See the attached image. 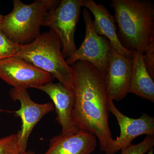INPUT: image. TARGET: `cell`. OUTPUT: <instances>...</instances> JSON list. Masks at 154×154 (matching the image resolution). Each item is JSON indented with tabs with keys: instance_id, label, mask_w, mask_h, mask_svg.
I'll use <instances>...</instances> for the list:
<instances>
[{
	"instance_id": "cell-1",
	"label": "cell",
	"mask_w": 154,
	"mask_h": 154,
	"mask_svg": "<svg viewBox=\"0 0 154 154\" xmlns=\"http://www.w3.org/2000/svg\"><path fill=\"white\" fill-rule=\"evenodd\" d=\"M75 80V104L73 123L78 129L98 138L100 149L106 152L113 140L108 123L109 97L105 75L88 62L70 66Z\"/></svg>"
},
{
	"instance_id": "cell-2",
	"label": "cell",
	"mask_w": 154,
	"mask_h": 154,
	"mask_svg": "<svg viewBox=\"0 0 154 154\" xmlns=\"http://www.w3.org/2000/svg\"><path fill=\"white\" fill-rule=\"evenodd\" d=\"M117 36L127 49L143 54L154 39V6L146 0H112Z\"/></svg>"
},
{
	"instance_id": "cell-3",
	"label": "cell",
	"mask_w": 154,
	"mask_h": 154,
	"mask_svg": "<svg viewBox=\"0 0 154 154\" xmlns=\"http://www.w3.org/2000/svg\"><path fill=\"white\" fill-rule=\"evenodd\" d=\"M62 48L60 39L50 30L41 33L30 43L21 45L16 55L47 72L60 82L74 90L72 71L63 56Z\"/></svg>"
},
{
	"instance_id": "cell-4",
	"label": "cell",
	"mask_w": 154,
	"mask_h": 154,
	"mask_svg": "<svg viewBox=\"0 0 154 154\" xmlns=\"http://www.w3.org/2000/svg\"><path fill=\"white\" fill-rule=\"evenodd\" d=\"M14 8L4 16L0 29L12 41L22 45L33 42L40 34L46 14L57 7L60 1L36 0L30 5L14 0Z\"/></svg>"
},
{
	"instance_id": "cell-5",
	"label": "cell",
	"mask_w": 154,
	"mask_h": 154,
	"mask_svg": "<svg viewBox=\"0 0 154 154\" xmlns=\"http://www.w3.org/2000/svg\"><path fill=\"white\" fill-rule=\"evenodd\" d=\"M82 0H62L53 8L45 17L42 26L50 28L60 39L62 54L64 59L77 50L75 33L79 18Z\"/></svg>"
},
{
	"instance_id": "cell-6",
	"label": "cell",
	"mask_w": 154,
	"mask_h": 154,
	"mask_svg": "<svg viewBox=\"0 0 154 154\" xmlns=\"http://www.w3.org/2000/svg\"><path fill=\"white\" fill-rule=\"evenodd\" d=\"M83 17L85 24V37L79 48L66 59V61L70 66L78 61L88 62L105 74L112 45L106 37L100 36L95 32L91 13L86 8L83 10Z\"/></svg>"
},
{
	"instance_id": "cell-7",
	"label": "cell",
	"mask_w": 154,
	"mask_h": 154,
	"mask_svg": "<svg viewBox=\"0 0 154 154\" xmlns=\"http://www.w3.org/2000/svg\"><path fill=\"white\" fill-rule=\"evenodd\" d=\"M0 79L14 88L37 89L54 78L17 55L0 59Z\"/></svg>"
},
{
	"instance_id": "cell-8",
	"label": "cell",
	"mask_w": 154,
	"mask_h": 154,
	"mask_svg": "<svg viewBox=\"0 0 154 154\" xmlns=\"http://www.w3.org/2000/svg\"><path fill=\"white\" fill-rule=\"evenodd\" d=\"M10 96L14 101H19L21 107L14 113L22 120L21 129L18 134V145L20 153L26 151L28 139L34 127L45 115L54 110L51 102L40 104L30 99L26 89L13 88L10 91Z\"/></svg>"
},
{
	"instance_id": "cell-9",
	"label": "cell",
	"mask_w": 154,
	"mask_h": 154,
	"mask_svg": "<svg viewBox=\"0 0 154 154\" xmlns=\"http://www.w3.org/2000/svg\"><path fill=\"white\" fill-rule=\"evenodd\" d=\"M109 110L116 118L120 129V135L105 152L106 154H115L126 146L131 144L135 138L142 135L154 136V118L143 113L138 119L129 118L122 114L109 98Z\"/></svg>"
},
{
	"instance_id": "cell-10",
	"label": "cell",
	"mask_w": 154,
	"mask_h": 154,
	"mask_svg": "<svg viewBox=\"0 0 154 154\" xmlns=\"http://www.w3.org/2000/svg\"><path fill=\"white\" fill-rule=\"evenodd\" d=\"M133 64V59L127 58L112 48L104 75L108 96L113 101H121L129 93Z\"/></svg>"
},
{
	"instance_id": "cell-11",
	"label": "cell",
	"mask_w": 154,
	"mask_h": 154,
	"mask_svg": "<svg viewBox=\"0 0 154 154\" xmlns=\"http://www.w3.org/2000/svg\"><path fill=\"white\" fill-rule=\"evenodd\" d=\"M37 89L47 94L52 100L57 114V120L62 127V134L78 131L72 120V113L75 101L74 90L61 83H48Z\"/></svg>"
},
{
	"instance_id": "cell-12",
	"label": "cell",
	"mask_w": 154,
	"mask_h": 154,
	"mask_svg": "<svg viewBox=\"0 0 154 154\" xmlns=\"http://www.w3.org/2000/svg\"><path fill=\"white\" fill-rule=\"evenodd\" d=\"M82 7L91 12L94 17L93 27L100 36H105L110 41L112 47L122 55L129 59H133L134 51L128 50L121 44L117 33V26L115 17L102 4H96L93 0H82Z\"/></svg>"
},
{
	"instance_id": "cell-13",
	"label": "cell",
	"mask_w": 154,
	"mask_h": 154,
	"mask_svg": "<svg viewBox=\"0 0 154 154\" xmlns=\"http://www.w3.org/2000/svg\"><path fill=\"white\" fill-rule=\"evenodd\" d=\"M96 146L97 140L94 134L79 129L54 137L44 154H90Z\"/></svg>"
},
{
	"instance_id": "cell-14",
	"label": "cell",
	"mask_w": 154,
	"mask_h": 154,
	"mask_svg": "<svg viewBox=\"0 0 154 154\" xmlns=\"http://www.w3.org/2000/svg\"><path fill=\"white\" fill-rule=\"evenodd\" d=\"M129 93L154 102V80L144 63L143 54L134 51Z\"/></svg>"
},
{
	"instance_id": "cell-15",
	"label": "cell",
	"mask_w": 154,
	"mask_h": 154,
	"mask_svg": "<svg viewBox=\"0 0 154 154\" xmlns=\"http://www.w3.org/2000/svg\"><path fill=\"white\" fill-rule=\"evenodd\" d=\"M21 45L12 41L0 29V59L17 55Z\"/></svg>"
},
{
	"instance_id": "cell-16",
	"label": "cell",
	"mask_w": 154,
	"mask_h": 154,
	"mask_svg": "<svg viewBox=\"0 0 154 154\" xmlns=\"http://www.w3.org/2000/svg\"><path fill=\"white\" fill-rule=\"evenodd\" d=\"M154 146V136L147 135L140 143L132 144L122 149L120 154H145L153 148Z\"/></svg>"
},
{
	"instance_id": "cell-17",
	"label": "cell",
	"mask_w": 154,
	"mask_h": 154,
	"mask_svg": "<svg viewBox=\"0 0 154 154\" xmlns=\"http://www.w3.org/2000/svg\"><path fill=\"white\" fill-rule=\"evenodd\" d=\"M18 139V133L0 139V154H21Z\"/></svg>"
},
{
	"instance_id": "cell-18",
	"label": "cell",
	"mask_w": 154,
	"mask_h": 154,
	"mask_svg": "<svg viewBox=\"0 0 154 154\" xmlns=\"http://www.w3.org/2000/svg\"><path fill=\"white\" fill-rule=\"evenodd\" d=\"M144 63L152 79H154V39L152 40L143 54Z\"/></svg>"
},
{
	"instance_id": "cell-19",
	"label": "cell",
	"mask_w": 154,
	"mask_h": 154,
	"mask_svg": "<svg viewBox=\"0 0 154 154\" xmlns=\"http://www.w3.org/2000/svg\"><path fill=\"white\" fill-rule=\"evenodd\" d=\"M21 154H35V153L33 152L29 151L24 152L22 153Z\"/></svg>"
},
{
	"instance_id": "cell-20",
	"label": "cell",
	"mask_w": 154,
	"mask_h": 154,
	"mask_svg": "<svg viewBox=\"0 0 154 154\" xmlns=\"http://www.w3.org/2000/svg\"><path fill=\"white\" fill-rule=\"evenodd\" d=\"M3 18H4V16L0 14V25H1L2 23Z\"/></svg>"
},
{
	"instance_id": "cell-21",
	"label": "cell",
	"mask_w": 154,
	"mask_h": 154,
	"mask_svg": "<svg viewBox=\"0 0 154 154\" xmlns=\"http://www.w3.org/2000/svg\"><path fill=\"white\" fill-rule=\"evenodd\" d=\"M148 154H153V149H151L148 152Z\"/></svg>"
},
{
	"instance_id": "cell-22",
	"label": "cell",
	"mask_w": 154,
	"mask_h": 154,
	"mask_svg": "<svg viewBox=\"0 0 154 154\" xmlns=\"http://www.w3.org/2000/svg\"><path fill=\"white\" fill-rule=\"evenodd\" d=\"M3 110H2V109H0V116H1V113H2V112Z\"/></svg>"
}]
</instances>
